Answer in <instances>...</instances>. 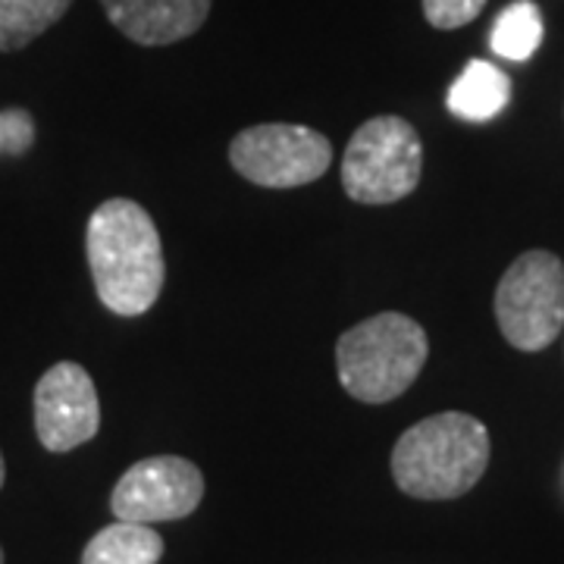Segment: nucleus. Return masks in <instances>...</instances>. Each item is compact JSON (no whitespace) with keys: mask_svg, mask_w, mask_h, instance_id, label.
<instances>
[{"mask_svg":"<svg viewBox=\"0 0 564 564\" xmlns=\"http://www.w3.org/2000/svg\"><path fill=\"white\" fill-rule=\"evenodd\" d=\"M85 254L95 292L110 314L139 317L158 304L166 280L161 232L139 202H104L85 226Z\"/></svg>","mask_w":564,"mask_h":564,"instance_id":"obj_1","label":"nucleus"},{"mask_svg":"<svg viewBox=\"0 0 564 564\" xmlns=\"http://www.w3.org/2000/svg\"><path fill=\"white\" fill-rule=\"evenodd\" d=\"M492 443L484 421L464 411H443L404 430L392 448V477L411 499H462L484 480Z\"/></svg>","mask_w":564,"mask_h":564,"instance_id":"obj_2","label":"nucleus"},{"mask_svg":"<svg viewBox=\"0 0 564 564\" xmlns=\"http://www.w3.org/2000/svg\"><path fill=\"white\" fill-rule=\"evenodd\" d=\"M426 358V329L399 311H383L355 323L336 343L339 383L364 404L395 402L421 377Z\"/></svg>","mask_w":564,"mask_h":564,"instance_id":"obj_3","label":"nucleus"},{"mask_svg":"<svg viewBox=\"0 0 564 564\" xmlns=\"http://www.w3.org/2000/svg\"><path fill=\"white\" fill-rule=\"evenodd\" d=\"M423 173V144L404 117H373L351 135L343 154V188L351 202L395 204L408 198Z\"/></svg>","mask_w":564,"mask_h":564,"instance_id":"obj_4","label":"nucleus"},{"mask_svg":"<svg viewBox=\"0 0 564 564\" xmlns=\"http://www.w3.org/2000/svg\"><path fill=\"white\" fill-rule=\"evenodd\" d=\"M496 321L518 351H543L564 329V263L552 251H524L496 285Z\"/></svg>","mask_w":564,"mask_h":564,"instance_id":"obj_5","label":"nucleus"},{"mask_svg":"<svg viewBox=\"0 0 564 564\" xmlns=\"http://www.w3.org/2000/svg\"><path fill=\"white\" fill-rule=\"evenodd\" d=\"M229 163L261 188H302L333 166V141L295 122H261L229 141Z\"/></svg>","mask_w":564,"mask_h":564,"instance_id":"obj_6","label":"nucleus"},{"mask_svg":"<svg viewBox=\"0 0 564 564\" xmlns=\"http://www.w3.org/2000/svg\"><path fill=\"white\" fill-rule=\"evenodd\" d=\"M204 499V474L180 455L141 458L110 492V511L129 524H161L188 518Z\"/></svg>","mask_w":564,"mask_h":564,"instance_id":"obj_7","label":"nucleus"},{"mask_svg":"<svg viewBox=\"0 0 564 564\" xmlns=\"http://www.w3.org/2000/svg\"><path fill=\"white\" fill-rule=\"evenodd\" d=\"M101 430V402L95 380L76 361L54 364L35 386V433L39 443L63 455L91 443Z\"/></svg>","mask_w":564,"mask_h":564,"instance_id":"obj_8","label":"nucleus"},{"mask_svg":"<svg viewBox=\"0 0 564 564\" xmlns=\"http://www.w3.org/2000/svg\"><path fill=\"white\" fill-rule=\"evenodd\" d=\"M214 0H101L107 20L141 47L188 39L210 17Z\"/></svg>","mask_w":564,"mask_h":564,"instance_id":"obj_9","label":"nucleus"},{"mask_svg":"<svg viewBox=\"0 0 564 564\" xmlns=\"http://www.w3.org/2000/svg\"><path fill=\"white\" fill-rule=\"evenodd\" d=\"M511 101V79L496 63L470 61L448 88V110L467 122H486L499 117Z\"/></svg>","mask_w":564,"mask_h":564,"instance_id":"obj_10","label":"nucleus"},{"mask_svg":"<svg viewBox=\"0 0 564 564\" xmlns=\"http://www.w3.org/2000/svg\"><path fill=\"white\" fill-rule=\"evenodd\" d=\"M163 549V536L154 527L113 521L88 540L82 564H158Z\"/></svg>","mask_w":564,"mask_h":564,"instance_id":"obj_11","label":"nucleus"},{"mask_svg":"<svg viewBox=\"0 0 564 564\" xmlns=\"http://www.w3.org/2000/svg\"><path fill=\"white\" fill-rule=\"evenodd\" d=\"M543 44V17L533 0H514L508 3L499 20L492 22L489 47L502 61L524 63L530 61Z\"/></svg>","mask_w":564,"mask_h":564,"instance_id":"obj_12","label":"nucleus"},{"mask_svg":"<svg viewBox=\"0 0 564 564\" xmlns=\"http://www.w3.org/2000/svg\"><path fill=\"white\" fill-rule=\"evenodd\" d=\"M73 0H0V51H22L66 17Z\"/></svg>","mask_w":564,"mask_h":564,"instance_id":"obj_13","label":"nucleus"},{"mask_svg":"<svg viewBox=\"0 0 564 564\" xmlns=\"http://www.w3.org/2000/svg\"><path fill=\"white\" fill-rule=\"evenodd\" d=\"M35 144V120L29 110L22 107H10V110H0V154H10V158H22L29 154Z\"/></svg>","mask_w":564,"mask_h":564,"instance_id":"obj_14","label":"nucleus"},{"mask_svg":"<svg viewBox=\"0 0 564 564\" xmlns=\"http://www.w3.org/2000/svg\"><path fill=\"white\" fill-rule=\"evenodd\" d=\"M486 0H423V17L433 29L452 32L484 13Z\"/></svg>","mask_w":564,"mask_h":564,"instance_id":"obj_15","label":"nucleus"},{"mask_svg":"<svg viewBox=\"0 0 564 564\" xmlns=\"http://www.w3.org/2000/svg\"><path fill=\"white\" fill-rule=\"evenodd\" d=\"M7 480V464H3V452H0V486Z\"/></svg>","mask_w":564,"mask_h":564,"instance_id":"obj_16","label":"nucleus"},{"mask_svg":"<svg viewBox=\"0 0 564 564\" xmlns=\"http://www.w3.org/2000/svg\"><path fill=\"white\" fill-rule=\"evenodd\" d=\"M0 564H3V549H0Z\"/></svg>","mask_w":564,"mask_h":564,"instance_id":"obj_17","label":"nucleus"}]
</instances>
